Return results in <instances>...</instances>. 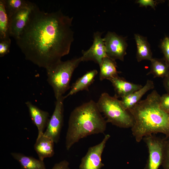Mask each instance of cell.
Returning <instances> with one entry per match:
<instances>
[{
    "instance_id": "cell-21",
    "label": "cell",
    "mask_w": 169,
    "mask_h": 169,
    "mask_svg": "<svg viewBox=\"0 0 169 169\" xmlns=\"http://www.w3.org/2000/svg\"><path fill=\"white\" fill-rule=\"evenodd\" d=\"M9 21L3 0H0V40L10 38Z\"/></svg>"
},
{
    "instance_id": "cell-13",
    "label": "cell",
    "mask_w": 169,
    "mask_h": 169,
    "mask_svg": "<svg viewBox=\"0 0 169 169\" xmlns=\"http://www.w3.org/2000/svg\"><path fill=\"white\" fill-rule=\"evenodd\" d=\"M154 87L153 82L148 80L141 89L121 98L120 101L122 106L125 110L129 111L141 100L147 92L154 89Z\"/></svg>"
},
{
    "instance_id": "cell-25",
    "label": "cell",
    "mask_w": 169,
    "mask_h": 169,
    "mask_svg": "<svg viewBox=\"0 0 169 169\" xmlns=\"http://www.w3.org/2000/svg\"><path fill=\"white\" fill-rule=\"evenodd\" d=\"M160 47L165 59L169 64V37H165L161 42Z\"/></svg>"
},
{
    "instance_id": "cell-1",
    "label": "cell",
    "mask_w": 169,
    "mask_h": 169,
    "mask_svg": "<svg viewBox=\"0 0 169 169\" xmlns=\"http://www.w3.org/2000/svg\"><path fill=\"white\" fill-rule=\"evenodd\" d=\"M73 17L40 10L35 3L16 44L25 59L45 69L68 54L74 40Z\"/></svg>"
},
{
    "instance_id": "cell-11",
    "label": "cell",
    "mask_w": 169,
    "mask_h": 169,
    "mask_svg": "<svg viewBox=\"0 0 169 169\" xmlns=\"http://www.w3.org/2000/svg\"><path fill=\"white\" fill-rule=\"evenodd\" d=\"M35 3L22 9L14 14L9 19L10 37L16 39L20 36L28 21Z\"/></svg>"
},
{
    "instance_id": "cell-23",
    "label": "cell",
    "mask_w": 169,
    "mask_h": 169,
    "mask_svg": "<svg viewBox=\"0 0 169 169\" xmlns=\"http://www.w3.org/2000/svg\"><path fill=\"white\" fill-rule=\"evenodd\" d=\"M162 166L163 169H169V139L165 140Z\"/></svg>"
},
{
    "instance_id": "cell-10",
    "label": "cell",
    "mask_w": 169,
    "mask_h": 169,
    "mask_svg": "<svg viewBox=\"0 0 169 169\" xmlns=\"http://www.w3.org/2000/svg\"><path fill=\"white\" fill-rule=\"evenodd\" d=\"M103 32L97 31L93 34V43L90 47L87 50H83L81 56L82 61H92L100 65L103 59L108 57L103 38Z\"/></svg>"
},
{
    "instance_id": "cell-20",
    "label": "cell",
    "mask_w": 169,
    "mask_h": 169,
    "mask_svg": "<svg viewBox=\"0 0 169 169\" xmlns=\"http://www.w3.org/2000/svg\"><path fill=\"white\" fill-rule=\"evenodd\" d=\"M150 70L146 74L154 78H165L169 74V64L165 59L153 58L150 61Z\"/></svg>"
},
{
    "instance_id": "cell-14",
    "label": "cell",
    "mask_w": 169,
    "mask_h": 169,
    "mask_svg": "<svg viewBox=\"0 0 169 169\" xmlns=\"http://www.w3.org/2000/svg\"><path fill=\"white\" fill-rule=\"evenodd\" d=\"M115 91V96L117 98L125 96L140 89L143 86L126 81L119 76L110 80Z\"/></svg>"
},
{
    "instance_id": "cell-15",
    "label": "cell",
    "mask_w": 169,
    "mask_h": 169,
    "mask_svg": "<svg viewBox=\"0 0 169 169\" xmlns=\"http://www.w3.org/2000/svg\"><path fill=\"white\" fill-rule=\"evenodd\" d=\"M54 143L51 139L44 134L37 137L34 145V149L39 160L44 161V158L51 157L54 156Z\"/></svg>"
},
{
    "instance_id": "cell-4",
    "label": "cell",
    "mask_w": 169,
    "mask_h": 169,
    "mask_svg": "<svg viewBox=\"0 0 169 169\" xmlns=\"http://www.w3.org/2000/svg\"><path fill=\"white\" fill-rule=\"evenodd\" d=\"M81 62V57L64 61L61 60L45 69L47 81L53 88L56 100L70 88L73 74Z\"/></svg>"
},
{
    "instance_id": "cell-3",
    "label": "cell",
    "mask_w": 169,
    "mask_h": 169,
    "mask_svg": "<svg viewBox=\"0 0 169 169\" xmlns=\"http://www.w3.org/2000/svg\"><path fill=\"white\" fill-rule=\"evenodd\" d=\"M107 121L102 116L97 103L92 100L76 107L71 112L65 139L69 150L80 139L92 134L105 131Z\"/></svg>"
},
{
    "instance_id": "cell-27",
    "label": "cell",
    "mask_w": 169,
    "mask_h": 169,
    "mask_svg": "<svg viewBox=\"0 0 169 169\" xmlns=\"http://www.w3.org/2000/svg\"><path fill=\"white\" fill-rule=\"evenodd\" d=\"M159 105L161 108L169 114V94H165L160 96Z\"/></svg>"
},
{
    "instance_id": "cell-12",
    "label": "cell",
    "mask_w": 169,
    "mask_h": 169,
    "mask_svg": "<svg viewBox=\"0 0 169 169\" xmlns=\"http://www.w3.org/2000/svg\"><path fill=\"white\" fill-rule=\"evenodd\" d=\"M29 115L33 123L38 129V137L44 134L45 129L46 127L49 118L48 112L42 110L31 102H25Z\"/></svg>"
},
{
    "instance_id": "cell-8",
    "label": "cell",
    "mask_w": 169,
    "mask_h": 169,
    "mask_svg": "<svg viewBox=\"0 0 169 169\" xmlns=\"http://www.w3.org/2000/svg\"><path fill=\"white\" fill-rule=\"evenodd\" d=\"M103 39L108 57L123 61L127 47L125 38L114 32L109 31Z\"/></svg>"
},
{
    "instance_id": "cell-17",
    "label": "cell",
    "mask_w": 169,
    "mask_h": 169,
    "mask_svg": "<svg viewBox=\"0 0 169 169\" xmlns=\"http://www.w3.org/2000/svg\"><path fill=\"white\" fill-rule=\"evenodd\" d=\"M100 72V79L110 80L119 76L120 72L117 70V65L115 60L109 57L104 58L99 65Z\"/></svg>"
},
{
    "instance_id": "cell-2",
    "label": "cell",
    "mask_w": 169,
    "mask_h": 169,
    "mask_svg": "<svg viewBox=\"0 0 169 169\" xmlns=\"http://www.w3.org/2000/svg\"><path fill=\"white\" fill-rule=\"evenodd\" d=\"M160 96L153 90L129 110L134 119L131 130L137 142L154 133H161L169 137V114L161 108Z\"/></svg>"
},
{
    "instance_id": "cell-30",
    "label": "cell",
    "mask_w": 169,
    "mask_h": 169,
    "mask_svg": "<svg viewBox=\"0 0 169 169\" xmlns=\"http://www.w3.org/2000/svg\"><path fill=\"white\" fill-rule=\"evenodd\" d=\"M168 5H169V3H168Z\"/></svg>"
},
{
    "instance_id": "cell-6",
    "label": "cell",
    "mask_w": 169,
    "mask_h": 169,
    "mask_svg": "<svg viewBox=\"0 0 169 169\" xmlns=\"http://www.w3.org/2000/svg\"><path fill=\"white\" fill-rule=\"evenodd\" d=\"M143 140L148 149L149 156L144 169H158L162 165L165 140L151 134Z\"/></svg>"
},
{
    "instance_id": "cell-29",
    "label": "cell",
    "mask_w": 169,
    "mask_h": 169,
    "mask_svg": "<svg viewBox=\"0 0 169 169\" xmlns=\"http://www.w3.org/2000/svg\"><path fill=\"white\" fill-rule=\"evenodd\" d=\"M163 84L167 93L169 94V74L167 76L164 78Z\"/></svg>"
},
{
    "instance_id": "cell-24",
    "label": "cell",
    "mask_w": 169,
    "mask_h": 169,
    "mask_svg": "<svg viewBox=\"0 0 169 169\" xmlns=\"http://www.w3.org/2000/svg\"><path fill=\"white\" fill-rule=\"evenodd\" d=\"M11 44L10 38L0 40V57H4L9 52Z\"/></svg>"
},
{
    "instance_id": "cell-5",
    "label": "cell",
    "mask_w": 169,
    "mask_h": 169,
    "mask_svg": "<svg viewBox=\"0 0 169 169\" xmlns=\"http://www.w3.org/2000/svg\"><path fill=\"white\" fill-rule=\"evenodd\" d=\"M96 103L107 122L121 128H131L133 126L134 120L132 115L123 108L120 100L115 96H111L107 93H103Z\"/></svg>"
},
{
    "instance_id": "cell-18",
    "label": "cell",
    "mask_w": 169,
    "mask_h": 169,
    "mask_svg": "<svg viewBox=\"0 0 169 169\" xmlns=\"http://www.w3.org/2000/svg\"><path fill=\"white\" fill-rule=\"evenodd\" d=\"M12 156L19 163L22 169H46L44 161L22 153L11 152Z\"/></svg>"
},
{
    "instance_id": "cell-22",
    "label": "cell",
    "mask_w": 169,
    "mask_h": 169,
    "mask_svg": "<svg viewBox=\"0 0 169 169\" xmlns=\"http://www.w3.org/2000/svg\"><path fill=\"white\" fill-rule=\"evenodd\" d=\"M3 1L9 19L18 11L30 7L33 3L25 0H3Z\"/></svg>"
},
{
    "instance_id": "cell-19",
    "label": "cell",
    "mask_w": 169,
    "mask_h": 169,
    "mask_svg": "<svg viewBox=\"0 0 169 169\" xmlns=\"http://www.w3.org/2000/svg\"><path fill=\"white\" fill-rule=\"evenodd\" d=\"M137 47L136 58L138 62L143 60L151 61L153 58L150 45L146 38L138 34H135Z\"/></svg>"
},
{
    "instance_id": "cell-16",
    "label": "cell",
    "mask_w": 169,
    "mask_h": 169,
    "mask_svg": "<svg viewBox=\"0 0 169 169\" xmlns=\"http://www.w3.org/2000/svg\"><path fill=\"white\" fill-rule=\"evenodd\" d=\"M98 73L97 70L93 69L88 71L78 79L70 87L69 93L64 96L65 99L81 91H89V87L94 81L95 78Z\"/></svg>"
},
{
    "instance_id": "cell-26",
    "label": "cell",
    "mask_w": 169,
    "mask_h": 169,
    "mask_svg": "<svg viewBox=\"0 0 169 169\" xmlns=\"http://www.w3.org/2000/svg\"><path fill=\"white\" fill-rule=\"evenodd\" d=\"M164 1L163 0H138L136 1V3L138 4L140 7H147L150 6L155 9L158 4Z\"/></svg>"
},
{
    "instance_id": "cell-9",
    "label": "cell",
    "mask_w": 169,
    "mask_h": 169,
    "mask_svg": "<svg viewBox=\"0 0 169 169\" xmlns=\"http://www.w3.org/2000/svg\"><path fill=\"white\" fill-rule=\"evenodd\" d=\"M110 137V135L106 134L100 143L89 148L86 154L81 159L79 169H101L104 166L102 162L101 156Z\"/></svg>"
},
{
    "instance_id": "cell-28",
    "label": "cell",
    "mask_w": 169,
    "mask_h": 169,
    "mask_svg": "<svg viewBox=\"0 0 169 169\" xmlns=\"http://www.w3.org/2000/svg\"><path fill=\"white\" fill-rule=\"evenodd\" d=\"M51 169H70L69 163L67 161L64 160L55 164Z\"/></svg>"
},
{
    "instance_id": "cell-7",
    "label": "cell",
    "mask_w": 169,
    "mask_h": 169,
    "mask_svg": "<svg viewBox=\"0 0 169 169\" xmlns=\"http://www.w3.org/2000/svg\"><path fill=\"white\" fill-rule=\"evenodd\" d=\"M65 99L63 96L56 100L54 111L44 133V136L51 139L55 143L59 141L63 124V102Z\"/></svg>"
}]
</instances>
